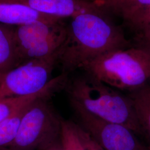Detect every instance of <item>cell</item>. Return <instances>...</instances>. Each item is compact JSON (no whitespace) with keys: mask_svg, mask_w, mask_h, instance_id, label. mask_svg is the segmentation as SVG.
I'll return each instance as SVG.
<instances>
[{"mask_svg":"<svg viewBox=\"0 0 150 150\" xmlns=\"http://www.w3.org/2000/svg\"><path fill=\"white\" fill-rule=\"evenodd\" d=\"M72 19L58 53L57 63L62 72L69 74L82 70L103 54L131 47L121 29L103 11L81 13Z\"/></svg>","mask_w":150,"mask_h":150,"instance_id":"1","label":"cell"},{"mask_svg":"<svg viewBox=\"0 0 150 150\" xmlns=\"http://www.w3.org/2000/svg\"><path fill=\"white\" fill-rule=\"evenodd\" d=\"M70 102L106 121L123 125L142 134L134 108L128 96L85 72L70 79L64 88Z\"/></svg>","mask_w":150,"mask_h":150,"instance_id":"2","label":"cell"},{"mask_svg":"<svg viewBox=\"0 0 150 150\" xmlns=\"http://www.w3.org/2000/svg\"><path fill=\"white\" fill-rule=\"evenodd\" d=\"M82 70L116 90L131 92L148 83L150 55L135 46L117 50L93 59Z\"/></svg>","mask_w":150,"mask_h":150,"instance_id":"3","label":"cell"},{"mask_svg":"<svg viewBox=\"0 0 150 150\" xmlns=\"http://www.w3.org/2000/svg\"><path fill=\"white\" fill-rule=\"evenodd\" d=\"M50 98H41L28 105L16 139L8 147L47 150L59 143L63 119L50 103Z\"/></svg>","mask_w":150,"mask_h":150,"instance_id":"4","label":"cell"},{"mask_svg":"<svg viewBox=\"0 0 150 150\" xmlns=\"http://www.w3.org/2000/svg\"><path fill=\"white\" fill-rule=\"evenodd\" d=\"M67 26L63 21H36L15 26L18 62L58 54L65 41Z\"/></svg>","mask_w":150,"mask_h":150,"instance_id":"5","label":"cell"},{"mask_svg":"<svg viewBox=\"0 0 150 150\" xmlns=\"http://www.w3.org/2000/svg\"><path fill=\"white\" fill-rule=\"evenodd\" d=\"M57 54L32 59L12 70L0 73V101L32 95L42 90L52 79Z\"/></svg>","mask_w":150,"mask_h":150,"instance_id":"6","label":"cell"},{"mask_svg":"<svg viewBox=\"0 0 150 150\" xmlns=\"http://www.w3.org/2000/svg\"><path fill=\"white\" fill-rule=\"evenodd\" d=\"M77 123L104 150H142L135 134L127 127L98 117L74 102H70Z\"/></svg>","mask_w":150,"mask_h":150,"instance_id":"7","label":"cell"},{"mask_svg":"<svg viewBox=\"0 0 150 150\" xmlns=\"http://www.w3.org/2000/svg\"><path fill=\"white\" fill-rule=\"evenodd\" d=\"M40 13L64 18L102 11L92 0H12Z\"/></svg>","mask_w":150,"mask_h":150,"instance_id":"8","label":"cell"},{"mask_svg":"<svg viewBox=\"0 0 150 150\" xmlns=\"http://www.w3.org/2000/svg\"><path fill=\"white\" fill-rule=\"evenodd\" d=\"M103 12L118 16L136 29L150 16V0H92Z\"/></svg>","mask_w":150,"mask_h":150,"instance_id":"9","label":"cell"},{"mask_svg":"<svg viewBox=\"0 0 150 150\" xmlns=\"http://www.w3.org/2000/svg\"><path fill=\"white\" fill-rule=\"evenodd\" d=\"M62 18L50 16L35 11L12 0H0V23L18 26L36 21L58 22Z\"/></svg>","mask_w":150,"mask_h":150,"instance_id":"10","label":"cell"},{"mask_svg":"<svg viewBox=\"0 0 150 150\" xmlns=\"http://www.w3.org/2000/svg\"><path fill=\"white\" fill-rule=\"evenodd\" d=\"M69 79V76L61 73L52 78L43 89L30 96L14 97L0 101V123L17 108L28 102L41 98H51L62 90H64Z\"/></svg>","mask_w":150,"mask_h":150,"instance_id":"11","label":"cell"},{"mask_svg":"<svg viewBox=\"0 0 150 150\" xmlns=\"http://www.w3.org/2000/svg\"><path fill=\"white\" fill-rule=\"evenodd\" d=\"M63 150H104L79 124L63 120L60 137Z\"/></svg>","mask_w":150,"mask_h":150,"instance_id":"12","label":"cell"},{"mask_svg":"<svg viewBox=\"0 0 150 150\" xmlns=\"http://www.w3.org/2000/svg\"><path fill=\"white\" fill-rule=\"evenodd\" d=\"M14 30L15 26L0 23V73L18 66Z\"/></svg>","mask_w":150,"mask_h":150,"instance_id":"13","label":"cell"},{"mask_svg":"<svg viewBox=\"0 0 150 150\" xmlns=\"http://www.w3.org/2000/svg\"><path fill=\"white\" fill-rule=\"evenodd\" d=\"M136 113L139 126L144 134L150 139V85L147 83L129 95Z\"/></svg>","mask_w":150,"mask_h":150,"instance_id":"14","label":"cell"},{"mask_svg":"<svg viewBox=\"0 0 150 150\" xmlns=\"http://www.w3.org/2000/svg\"><path fill=\"white\" fill-rule=\"evenodd\" d=\"M33 101L19 107L0 123V147H8L15 141L23 116Z\"/></svg>","mask_w":150,"mask_h":150,"instance_id":"15","label":"cell"},{"mask_svg":"<svg viewBox=\"0 0 150 150\" xmlns=\"http://www.w3.org/2000/svg\"><path fill=\"white\" fill-rule=\"evenodd\" d=\"M135 41L139 44L150 39V16L135 30Z\"/></svg>","mask_w":150,"mask_h":150,"instance_id":"16","label":"cell"},{"mask_svg":"<svg viewBox=\"0 0 150 150\" xmlns=\"http://www.w3.org/2000/svg\"><path fill=\"white\" fill-rule=\"evenodd\" d=\"M134 46L144 50L147 54H149L150 55V39L147 41H146L145 42L137 44Z\"/></svg>","mask_w":150,"mask_h":150,"instance_id":"17","label":"cell"},{"mask_svg":"<svg viewBox=\"0 0 150 150\" xmlns=\"http://www.w3.org/2000/svg\"><path fill=\"white\" fill-rule=\"evenodd\" d=\"M47 150H63V149L61 147V145L60 144V142H59V144H57V145L54 146L50 148V149Z\"/></svg>","mask_w":150,"mask_h":150,"instance_id":"18","label":"cell"},{"mask_svg":"<svg viewBox=\"0 0 150 150\" xmlns=\"http://www.w3.org/2000/svg\"><path fill=\"white\" fill-rule=\"evenodd\" d=\"M0 150H15L12 149L10 147H0Z\"/></svg>","mask_w":150,"mask_h":150,"instance_id":"19","label":"cell"},{"mask_svg":"<svg viewBox=\"0 0 150 150\" xmlns=\"http://www.w3.org/2000/svg\"><path fill=\"white\" fill-rule=\"evenodd\" d=\"M142 150H149V149H147V147H146V146L143 145V146H142Z\"/></svg>","mask_w":150,"mask_h":150,"instance_id":"20","label":"cell"},{"mask_svg":"<svg viewBox=\"0 0 150 150\" xmlns=\"http://www.w3.org/2000/svg\"><path fill=\"white\" fill-rule=\"evenodd\" d=\"M147 149H149V150H150V145L147 147Z\"/></svg>","mask_w":150,"mask_h":150,"instance_id":"21","label":"cell"},{"mask_svg":"<svg viewBox=\"0 0 150 150\" xmlns=\"http://www.w3.org/2000/svg\"><path fill=\"white\" fill-rule=\"evenodd\" d=\"M149 82H150V79H149ZM148 82V83H149Z\"/></svg>","mask_w":150,"mask_h":150,"instance_id":"22","label":"cell"}]
</instances>
